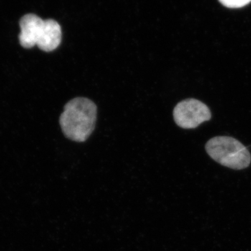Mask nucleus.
<instances>
[{
    "mask_svg": "<svg viewBox=\"0 0 251 251\" xmlns=\"http://www.w3.org/2000/svg\"><path fill=\"white\" fill-rule=\"evenodd\" d=\"M97 107L90 99L77 97L68 102L59 118L63 133L67 138L82 143L95 128Z\"/></svg>",
    "mask_w": 251,
    "mask_h": 251,
    "instance_id": "1",
    "label": "nucleus"
},
{
    "mask_svg": "<svg viewBox=\"0 0 251 251\" xmlns=\"http://www.w3.org/2000/svg\"><path fill=\"white\" fill-rule=\"evenodd\" d=\"M206 153L223 166L231 169H245L250 166L251 153L239 140L229 136H216L205 145Z\"/></svg>",
    "mask_w": 251,
    "mask_h": 251,
    "instance_id": "2",
    "label": "nucleus"
},
{
    "mask_svg": "<svg viewBox=\"0 0 251 251\" xmlns=\"http://www.w3.org/2000/svg\"><path fill=\"white\" fill-rule=\"evenodd\" d=\"M176 125L185 129L197 128L203 122L211 119L210 109L201 100L188 99L181 100L173 110Z\"/></svg>",
    "mask_w": 251,
    "mask_h": 251,
    "instance_id": "3",
    "label": "nucleus"
},
{
    "mask_svg": "<svg viewBox=\"0 0 251 251\" xmlns=\"http://www.w3.org/2000/svg\"><path fill=\"white\" fill-rule=\"evenodd\" d=\"M44 20L35 14H27L20 21L21 34L19 35L20 44L25 49H31L37 45Z\"/></svg>",
    "mask_w": 251,
    "mask_h": 251,
    "instance_id": "4",
    "label": "nucleus"
},
{
    "mask_svg": "<svg viewBox=\"0 0 251 251\" xmlns=\"http://www.w3.org/2000/svg\"><path fill=\"white\" fill-rule=\"evenodd\" d=\"M62 29L57 21L49 19L44 21L38 47L45 52H52L60 45Z\"/></svg>",
    "mask_w": 251,
    "mask_h": 251,
    "instance_id": "5",
    "label": "nucleus"
},
{
    "mask_svg": "<svg viewBox=\"0 0 251 251\" xmlns=\"http://www.w3.org/2000/svg\"><path fill=\"white\" fill-rule=\"evenodd\" d=\"M220 2L226 7L238 9L251 2V0H219Z\"/></svg>",
    "mask_w": 251,
    "mask_h": 251,
    "instance_id": "6",
    "label": "nucleus"
}]
</instances>
